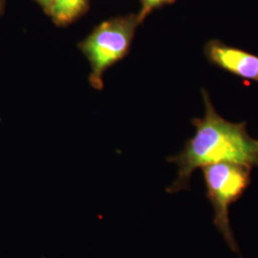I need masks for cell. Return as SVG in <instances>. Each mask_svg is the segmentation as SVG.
<instances>
[{"label": "cell", "instance_id": "cell-1", "mask_svg": "<svg viewBox=\"0 0 258 258\" xmlns=\"http://www.w3.org/2000/svg\"><path fill=\"white\" fill-rule=\"evenodd\" d=\"M203 93L205 116L192 120L196 132L175 156L167 161L178 166L175 181L166 188L176 194L189 187L195 169L220 162H231L246 166H258L257 142L250 138L245 122H231L222 118L214 109L209 94Z\"/></svg>", "mask_w": 258, "mask_h": 258}, {"label": "cell", "instance_id": "cell-2", "mask_svg": "<svg viewBox=\"0 0 258 258\" xmlns=\"http://www.w3.org/2000/svg\"><path fill=\"white\" fill-rule=\"evenodd\" d=\"M140 24L138 14L108 19L79 43L80 51L91 66L89 83L94 89L102 90L106 70L128 54Z\"/></svg>", "mask_w": 258, "mask_h": 258}, {"label": "cell", "instance_id": "cell-3", "mask_svg": "<svg viewBox=\"0 0 258 258\" xmlns=\"http://www.w3.org/2000/svg\"><path fill=\"white\" fill-rule=\"evenodd\" d=\"M207 197L214 210L213 223L231 250L239 253L231 229L229 209L250 184L251 167L231 162H220L202 167Z\"/></svg>", "mask_w": 258, "mask_h": 258}, {"label": "cell", "instance_id": "cell-4", "mask_svg": "<svg viewBox=\"0 0 258 258\" xmlns=\"http://www.w3.org/2000/svg\"><path fill=\"white\" fill-rule=\"evenodd\" d=\"M205 55L212 64L258 83V55L226 45L219 40L209 41L205 47Z\"/></svg>", "mask_w": 258, "mask_h": 258}, {"label": "cell", "instance_id": "cell-5", "mask_svg": "<svg viewBox=\"0 0 258 258\" xmlns=\"http://www.w3.org/2000/svg\"><path fill=\"white\" fill-rule=\"evenodd\" d=\"M89 2L90 0H55L49 17L56 26H68L89 10Z\"/></svg>", "mask_w": 258, "mask_h": 258}, {"label": "cell", "instance_id": "cell-6", "mask_svg": "<svg viewBox=\"0 0 258 258\" xmlns=\"http://www.w3.org/2000/svg\"><path fill=\"white\" fill-rule=\"evenodd\" d=\"M142 7L138 13L139 19L141 23L147 19L148 15H150L154 10L162 8L163 6L173 4L176 0H141Z\"/></svg>", "mask_w": 258, "mask_h": 258}, {"label": "cell", "instance_id": "cell-7", "mask_svg": "<svg viewBox=\"0 0 258 258\" xmlns=\"http://www.w3.org/2000/svg\"><path fill=\"white\" fill-rule=\"evenodd\" d=\"M34 1L40 6V8L43 10V12L48 16L50 15L51 10L53 8L54 2H55V0H34Z\"/></svg>", "mask_w": 258, "mask_h": 258}, {"label": "cell", "instance_id": "cell-8", "mask_svg": "<svg viewBox=\"0 0 258 258\" xmlns=\"http://www.w3.org/2000/svg\"><path fill=\"white\" fill-rule=\"evenodd\" d=\"M5 4H6V0H0V17L3 15L4 10H5Z\"/></svg>", "mask_w": 258, "mask_h": 258}, {"label": "cell", "instance_id": "cell-9", "mask_svg": "<svg viewBox=\"0 0 258 258\" xmlns=\"http://www.w3.org/2000/svg\"><path fill=\"white\" fill-rule=\"evenodd\" d=\"M256 142H257V146H258V141H256Z\"/></svg>", "mask_w": 258, "mask_h": 258}]
</instances>
